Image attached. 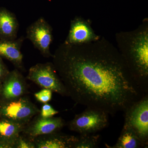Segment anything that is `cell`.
<instances>
[{
  "label": "cell",
  "mask_w": 148,
  "mask_h": 148,
  "mask_svg": "<svg viewBox=\"0 0 148 148\" xmlns=\"http://www.w3.org/2000/svg\"><path fill=\"white\" fill-rule=\"evenodd\" d=\"M77 137L59 132L41 135L33 139L36 148H73Z\"/></svg>",
  "instance_id": "obj_11"
},
{
  "label": "cell",
  "mask_w": 148,
  "mask_h": 148,
  "mask_svg": "<svg viewBox=\"0 0 148 148\" xmlns=\"http://www.w3.org/2000/svg\"><path fill=\"white\" fill-rule=\"evenodd\" d=\"M58 112V111L53 109L52 106L47 103L43 105L39 114L42 117L48 118L53 117Z\"/></svg>",
  "instance_id": "obj_19"
},
{
  "label": "cell",
  "mask_w": 148,
  "mask_h": 148,
  "mask_svg": "<svg viewBox=\"0 0 148 148\" xmlns=\"http://www.w3.org/2000/svg\"><path fill=\"white\" fill-rule=\"evenodd\" d=\"M27 79L43 88L69 97L66 88L51 62L38 63L32 66L29 69Z\"/></svg>",
  "instance_id": "obj_5"
},
{
  "label": "cell",
  "mask_w": 148,
  "mask_h": 148,
  "mask_svg": "<svg viewBox=\"0 0 148 148\" xmlns=\"http://www.w3.org/2000/svg\"><path fill=\"white\" fill-rule=\"evenodd\" d=\"M14 148H36V146L33 140L20 134L16 140Z\"/></svg>",
  "instance_id": "obj_17"
},
{
  "label": "cell",
  "mask_w": 148,
  "mask_h": 148,
  "mask_svg": "<svg viewBox=\"0 0 148 148\" xmlns=\"http://www.w3.org/2000/svg\"><path fill=\"white\" fill-rule=\"evenodd\" d=\"M24 40L23 36L11 40H0V57L7 59L16 69L23 71L25 69L21 48Z\"/></svg>",
  "instance_id": "obj_12"
},
{
  "label": "cell",
  "mask_w": 148,
  "mask_h": 148,
  "mask_svg": "<svg viewBox=\"0 0 148 148\" xmlns=\"http://www.w3.org/2000/svg\"><path fill=\"white\" fill-rule=\"evenodd\" d=\"M52 94V91L51 90L43 88L39 92L35 93L34 96L37 101L43 104H45L51 100Z\"/></svg>",
  "instance_id": "obj_18"
},
{
  "label": "cell",
  "mask_w": 148,
  "mask_h": 148,
  "mask_svg": "<svg viewBox=\"0 0 148 148\" xmlns=\"http://www.w3.org/2000/svg\"><path fill=\"white\" fill-rule=\"evenodd\" d=\"M118 49L130 72L146 94L148 92V21L137 29L116 34Z\"/></svg>",
  "instance_id": "obj_2"
},
{
  "label": "cell",
  "mask_w": 148,
  "mask_h": 148,
  "mask_svg": "<svg viewBox=\"0 0 148 148\" xmlns=\"http://www.w3.org/2000/svg\"><path fill=\"white\" fill-rule=\"evenodd\" d=\"M9 72L6 66L4 64L2 58L0 57V85Z\"/></svg>",
  "instance_id": "obj_20"
},
{
  "label": "cell",
  "mask_w": 148,
  "mask_h": 148,
  "mask_svg": "<svg viewBox=\"0 0 148 148\" xmlns=\"http://www.w3.org/2000/svg\"><path fill=\"white\" fill-rule=\"evenodd\" d=\"M28 92L25 78L17 69L10 71L0 85V101L15 100Z\"/></svg>",
  "instance_id": "obj_8"
},
{
  "label": "cell",
  "mask_w": 148,
  "mask_h": 148,
  "mask_svg": "<svg viewBox=\"0 0 148 148\" xmlns=\"http://www.w3.org/2000/svg\"><path fill=\"white\" fill-rule=\"evenodd\" d=\"M19 23L15 14L0 7V40H11L17 38Z\"/></svg>",
  "instance_id": "obj_14"
},
{
  "label": "cell",
  "mask_w": 148,
  "mask_h": 148,
  "mask_svg": "<svg viewBox=\"0 0 148 148\" xmlns=\"http://www.w3.org/2000/svg\"><path fill=\"white\" fill-rule=\"evenodd\" d=\"M65 124L61 117L45 118L38 114L25 125L22 133L33 140L38 136L59 132Z\"/></svg>",
  "instance_id": "obj_9"
},
{
  "label": "cell",
  "mask_w": 148,
  "mask_h": 148,
  "mask_svg": "<svg viewBox=\"0 0 148 148\" xmlns=\"http://www.w3.org/2000/svg\"><path fill=\"white\" fill-rule=\"evenodd\" d=\"M25 125L5 119H0V148H14Z\"/></svg>",
  "instance_id": "obj_13"
},
{
  "label": "cell",
  "mask_w": 148,
  "mask_h": 148,
  "mask_svg": "<svg viewBox=\"0 0 148 148\" xmlns=\"http://www.w3.org/2000/svg\"><path fill=\"white\" fill-rule=\"evenodd\" d=\"M73 148H93L98 147L100 136L93 134H80Z\"/></svg>",
  "instance_id": "obj_16"
},
{
  "label": "cell",
  "mask_w": 148,
  "mask_h": 148,
  "mask_svg": "<svg viewBox=\"0 0 148 148\" xmlns=\"http://www.w3.org/2000/svg\"><path fill=\"white\" fill-rule=\"evenodd\" d=\"M109 124V114L105 111L87 107L76 115L68 124L69 129L80 134H93L106 128Z\"/></svg>",
  "instance_id": "obj_4"
},
{
  "label": "cell",
  "mask_w": 148,
  "mask_h": 148,
  "mask_svg": "<svg viewBox=\"0 0 148 148\" xmlns=\"http://www.w3.org/2000/svg\"><path fill=\"white\" fill-rule=\"evenodd\" d=\"M110 148H146L145 144L135 131L130 127L123 126L120 136L115 145L112 146L106 144Z\"/></svg>",
  "instance_id": "obj_15"
},
{
  "label": "cell",
  "mask_w": 148,
  "mask_h": 148,
  "mask_svg": "<svg viewBox=\"0 0 148 148\" xmlns=\"http://www.w3.org/2000/svg\"><path fill=\"white\" fill-rule=\"evenodd\" d=\"M40 110L28 97L8 101H0V117L26 125Z\"/></svg>",
  "instance_id": "obj_3"
},
{
  "label": "cell",
  "mask_w": 148,
  "mask_h": 148,
  "mask_svg": "<svg viewBox=\"0 0 148 148\" xmlns=\"http://www.w3.org/2000/svg\"><path fill=\"white\" fill-rule=\"evenodd\" d=\"M101 38L92 29L90 21L77 16L71 21L69 34L64 42L81 44L97 40Z\"/></svg>",
  "instance_id": "obj_10"
},
{
  "label": "cell",
  "mask_w": 148,
  "mask_h": 148,
  "mask_svg": "<svg viewBox=\"0 0 148 148\" xmlns=\"http://www.w3.org/2000/svg\"><path fill=\"white\" fill-rule=\"evenodd\" d=\"M52 27L45 18L40 17L27 27L26 37L45 58L52 57L50 47L53 41Z\"/></svg>",
  "instance_id": "obj_7"
},
{
  "label": "cell",
  "mask_w": 148,
  "mask_h": 148,
  "mask_svg": "<svg viewBox=\"0 0 148 148\" xmlns=\"http://www.w3.org/2000/svg\"><path fill=\"white\" fill-rule=\"evenodd\" d=\"M123 126L130 127L146 147L148 145V96L146 94L126 109Z\"/></svg>",
  "instance_id": "obj_6"
},
{
  "label": "cell",
  "mask_w": 148,
  "mask_h": 148,
  "mask_svg": "<svg viewBox=\"0 0 148 148\" xmlns=\"http://www.w3.org/2000/svg\"><path fill=\"white\" fill-rule=\"evenodd\" d=\"M69 97L77 104L114 115L146 94L117 48L105 38L78 45L61 44L52 55Z\"/></svg>",
  "instance_id": "obj_1"
}]
</instances>
